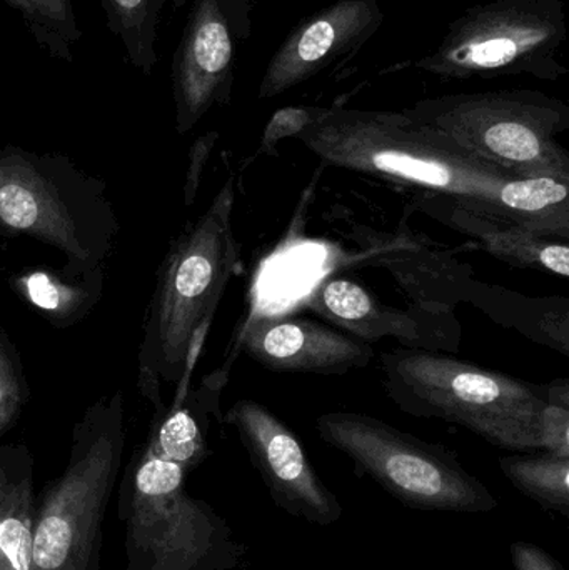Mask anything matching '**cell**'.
<instances>
[{"label": "cell", "instance_id": "obj_16", "mask_svg": "<svg viewBox=\"0 0 569 570\" xmlns=\"http://www.w3.org/2000/svg\"><path fill=\"white\" fill-rule=\"evenodd\" d=\"M420 209L470 237L480 249L508 266L551 274L565 281L569 277V239L565 237L474 213L447 197L430 194L421 199Z\"/></svg>", "mask_w": 569, "mask_h": 570}, {"label": "cell", "instance_id": "obj_3", "mask_svg": "<svg viewBox=\"0 0 569 570\" xmlns=\"http://www.w3.org/2000/svg\"><path fill=\"white\" fill-rule=\"evenodd\" d=\"M381 368L387 397L406 414L460 425L507 451L541 452L547 384L420 348L383 352Z\"/></svg>", "mask_w": 569, "mask_h": 570}, {"label": "cell", "instance_id": "obj_4", "mask_svg": "<svg viewBox=\"0 0 569 570\" xmlns=\"http://www.w3.org/2000/svg\"><path fill=\"white\" fill-rule=\"evenodd\" d=\"M119 478L117 515L126 531V570H236L246 548L213 505L187 491L190 469L134 449Z\"/></svg>", "mask_w": 569, "mask_h": 570}, {"label": "cell", "instance_id": "obj_2", "mask_svg": "<svg viewBox=\"0 0 569 570\" xmlns=\"http://www.w3.org/2000/svg\"><path fill=\"white\" fill-rule=\"evenodd\" d=\"M234 177L206 210L170 244L157 273L140 342L137 387L154 414L166 407L163 387L190 385L217 305L241 266L233 227Z\"/></svg>", "mask_w": 569, "mask_h": 570}, {"label": "cell", "instance_id": "obj_28", "mask_svg": "<svg viewBox=\"0 0 569 570\" xmlns=\"http://www.w3.org/2000/svg\"><path fill=\"white\" fill-rule=\"evenodd\" d=\"M510 556L514 570H567L550 552L533 542H513Z\"/></svg>", "mask_w": 569, "mask_h": 570}, {"label": "cell", "instance_id": "obj_14", "mask_svg": "<svg viewBox=\"0 0 569 570\" xmlns=\"http://www.w3.org/2000/svg\"><path fill=\"white\" fill-rule=\"evenodd\" d=\"M326 324L366 344L394 338L404 348L460 352L463 328L457 314H431L384 304L366 285L347 277L323 281L304 301Z\"/></svg>", "mask_w": 569, "mask_h": 570}, {"label": "cell", "instance_id": "obj_19", "mask_svg": "<svg viewBox=\"0 0 569 570\" xmlns=\"http://www.w3.org/2000/svg\"><path fill=\"white\" fill-rule=\"evenodd\" d=\"M36 502L29 448L0 445V570H29Z\"/></svg>", "mask_w": 569, "mask_h": 570}, {"label": "cell", "instance_id": "obj_17", "mask_svg": "<svg viewBox=\"0 0 569 570\" xmlns=\"http://www.w3.org/2000/svg\"><path fill=\"white\" fill-rule=\"evenodd\" d=\"M227 381V367L204 377L199 387L174 395L159 414H154L146 442L166 458L199 468L209 455L210 419L223 421L219 399Z\"/></svg>", "mask_w": 569, "mask_h": 570}, {"label": "cell", "instance_id": "obj_12", "mask_svg": "<svg viewBox=\"0 0 569 570\" xmlns=\"http://www.w3.org/2000/svg\"><path fill=\"white\" fill-rule=\"evenodd\" d=\"M377 0H334L304 17L274 50L257 97L283 96L356 57L384 23Z\"/></svg>", "mask_w": 569, "mask_h": 570}, {"label": "cell", "instance_id": "obj_5", "mask_svg": "<svg viewBox=\"0 0 569 570\" xmlns=\"http://www.w3.org/2000/svg\"><path fill=\"white\" fill-rule=\"evenodd\" d=\"M122 392L90 404L73 425L69 459L36 502L29 570H102V528L122 471Z\"/></svg>", "mask_w": 569, "mask_h": 570}, {"label": "cell", "instance_id": "obj_10", "mask_svg": "<svg viewBox=\"0 0 569 570\" xmlns=\"http://www.w3.org/2000/svg\"><path fill=\"white\" fill-rule=\"evenodd\" d=\"M249 0H190L170 66L176 130L190 132L233 100L239 47L249 39Z\"/></svg>", "mask_w": 569, "mask_h": 570}, {"label": "cell", "instance_id": "obj_15", "mask_svg": "<svg viewBox=\"0 0 569 570\" xmlns=\"http://www.w3.org/2000/svg\"><path fill=\"white\" fill-rule=\"evenodd\" d=\"M237 348L267 371L291 374L344 375L376 357L373 345L306 317L251 318Z\"/></svg>", "mask_w": 569, "mask_h": 570}, {"label": "cell", "instance_id": "obj_26", "mask_svg": "<svg viewBox=\"0 0 569 570\" xmlns=\"http://www.w3.org/2000/svg\"><path fill=\"white\" fill-rule=\"evenodd\" d=\"M326 107L317 106H287L281 107L271 116L269 122L263 130L261 150L267 156L277 153L281 140L294 137L296 139L304 129L316 122Z\"/></svg>", "mask_w": 569, "mask_h": 570}, {"label": "cell", "instance_id": "obj_1", "mask_svg": "<svg viewBox=\"0 0 569 570\" xmlns=\"http://www.w3.org/2000/svg\"><path fill=\"white\" fill-rule=\"evenodd\" d=\"M327 166L420 187L464 209L569 239V184L518 177L393 110L326 107L296 137Z\"/></svg>", "mask_w": 569, "mask_h": 570}, {"label": "cell", "instance_id": "obj_27", "mask_svg": "<svg viewBox=\"0 0 569 570\" xmlns=\"http://www.w3.org/2000/svg\"><path fill=\"white\" fill-rule=\"evenodd\" d=\"M217 140H219V132L210 130V132L197 137L190 146L189 167H187L186 183H184V206L190 207L196 200L204 169L209 163L210 154H213Z\"/></svg>", "mask_w": 569, "mask_h": 570}, {"label": "cell", "instance_id": "obj_24", "mask_svg": "<svg viewBox=\"0 0 569 570\" xmlns=\"http://www.w3.org/2000/svg\"><path fill=\"white\" fill-rule=\"evenodd\" d=\"M29 399L22 358L16 344L0 327V438L16 424Z\"/></svg>", "mask_w": 569, "mask_h": 570}, {"label": "cell", "instance_id": "obj_22", "mask_svg": "<svg viewBox=\"0 0 569 570\" xmlns=\"http://www.w3.org/2000/svg\"><path fill=\"white\" fill-rule=\"evenodd\" d=\"M504 478L521 494L545 511L569 518V458L548 454H514L498 459Z\"/></svg>", "mask_w": 569, "mask_h": 570}, {"label": "cell", "instance_id": "obj_25", "mask_svg": "<svg viewBox=\"0 0 569 570\" xmlns=\"http://www.w3.org/2000/svg\"><path fill=\"white\" fill-rule=\"evenodd\" d=\"M547 387V401L540 415V449L569 458V384L567 379H557Z\"/></svg>", "mask_w": 569, "mask_h": 570}, {"label": "cell", "instance_id": "obj_9", "mask_svg": "<svg viewBox=\"0 0 569 570\" xmlns=\"http://www.w3.org/2000/svg\"><path fill=\"white\" fill-rule=\"evenodd\" d=\"M563 0H491L464 10L440 43L413 67L443 80L530 76L557 82L568 76Z\"/></svg>", "mask_w": 569, "mask_h": 570}, {"label": "cell", "instance_id": "obj_13", "mask_svg": "<svg viewBox=\"0 0 569 570\" xmlns=\"http://www.w3.org/2000/svg\"><path fill=\"white\" fill-rule=\"evenodd\" d=\"M350 239L356 250L344 264L386 271L413 307L431 314H454L458 305L467 304L473 267L411 229L406 217L391 233L356 226Z\"/></svg>", "mask_w": 569, "mask_h": 570}, {"label": "cell", "instance_id": "obj_6", "mask_svg": "<svg viewBox=\"0 0 569 570\" xmlns=\"http://www.w3.org/2000/svg\"><path fill=\"white\" fill-rule=\"evenodd\" d=\"M119 220L106 184L59 154L0 149V234L30 237L66 257L63 269L106 271Z\"/></svg>", "mask_w": 569, "mask_h": 570}, {"label": "cell", "instance_id": "obj_20", "mask_svg": "<svg viewBox=\"0 0 569 570\" xmlns=\"http://www.w3.org/2000/svg\"><path fill=\"white\" fill-rule=\"evenodd\" d=\"M106 271L76 274L50 267H29L9 277V287L20 301L42 315L53 327L79 324L99 304Z\"/></svg>", "mask_w": 569, "mask_h": 570}, {"label": "cell", "instance_id": "obj_23", "mask_svg": "<svg viewBox=\"0 0 569 570\" xmlns=\"http://www.w3.org/2000/svg\"><path fill=\"white\" fill-rule=\"evenodd\" d=\"M22 19L37 46L62 62L72 63L82 30L72 0H3Z\"/></svg>", "mask_w": 569, "mask_h": 570}, {"label": "cell", "instance_id": "obj_18", "mask_svg": "<svg viewBox=\"0 0 569 570\" xmlns=\"http://www.w3.org/2000/svg\"><path fill=\"white\" fill-rule=\"evenodd\" d=\"M467 304L473 305L501 327L513 328L528 341L568 357V297H528L503 285L487 284L474 277Z\"/></svg>", "mask_w": 569, "mask_h": 570}, {"label": "cell", "instance_id": "obj_11", "mask_svg": "<svg viewBox=\"0 0 569 570\" xmlns=\"http://www.w3.org/2000/svg\"><path fill=\"white\" fill-rule=\"evenodd\" d=\"M223 422L237 432L277 508L321 528L343 519V504L311 464L303 442L266 405L239 399L223 415Z\"/></svg>", "mask_w": 569, "mask_h": 570}, {"label": "cell", "instance_id": "obj_21", "mask_svg": "<svg viewBox=\"0 0 569 570\" xmlns=\"http://www.w3.org/2000/svg\"><path fill=\"white\" fill-rule=\"evenodd\" d=\"M169 2L180 6L186 0H100L107 27L143 76L149 77L156 67L160 20Z\"/></svg>", "mask_w": 569, "mask_h": 570}, {"label": "cell", "instance_id": "obj_7", "mask_svg": "<svg viewBox=\"0 0 569 570\" xmlns=\"http://www.w3.org/2000/svg\"><path fill=\"white\" fill-rule=\"evenodd\" d=\"M401 112L448 134L498 169L569 184V153L558 139L569 130V106L541 90L447 94Z\"/></svg>", "mask_w": 569, "mask_h": 570}, {"label": "cell", "instance_id": "obj_8", "mask_svg": "<svg viewBox=\"0 0 569 570\" xmlns=\"http://www.w3.org/2000/svg\"><path fill=\"white\" fill-rule=\"evenodd\" d=\"M323 442L346 455L404 508L484 514L498 508L493 492L464 469L454 452L360 412L316 419Z\"/></svg>", "mask_w": 569, "mask_h": 570}]
</instances>
